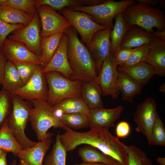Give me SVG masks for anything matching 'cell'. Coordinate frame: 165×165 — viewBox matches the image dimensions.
<instances>
[{"mask_svg":"<svg viewBox=\"0 0 165 165\" xmlns=\"http://www.w3.org/2000/svg\"><path fill=\"white\" fill-rule=\"evenodd\" d=\"M68 40V35L63 33L53 57L49 63L42 68L43 73L52 71L58 72L65 77L72 80L73 72L69 65L67 57Z\"/></svg>","mask_w":165,"mask_h":165,"instance_id":"cell-16","label":"cell"},{"mask_svg":"<svg viewBox=\"0 0 165 165\" xmlns=\"http://www.w3.org/2000/svg\"><path fill=\"white\" fill-rule=\"evenodd\" d=\"M33 16L21 11L7 6H0V19L10 24H22L26 26Z\"/></svg>","mask_w":165,"mask_h":165,"instance_id":"cell-27","label":"cell"},{"mask_svg":"<svg viewBox=\"0 0 165 165\" xmlns=\"http://www.w3.org/2000/svg\"><path fill=\"white\" fill-rule=\"evenodd\" d=\"M24 85L15 65L7 61L2 82V89L11 94Z\"/></svg>","mask_w":165,"mask_h":165,"instance_id":"cell-26","label":"cell"},{"mask_svg":"<svg viewBox=\"0 0 165 165\" xmlns=\"http://www.w3.org/2000/svg\"><path fill=\"white\" fill-rule=\"evenodd\" d=\"M7 60L2 52L0 50V88L2 85L5 68Z\"/></svg>","mask_w":165,"mask_h":165,"instance_id":"cell-43","label":"cell"},{"mask_svg":"<svg viewBox=\"0 0 165 165\" xmlns=\"http://www.w3.org/2000/svg\"><path fill=\"white\" fill-rule=\"evenodd\" d=\"M149 50V44L135 48L129 58L123 67L130 66L140 62H145Z\"/></svg>","mask_w":165,"mask_h":165,"instance_id":"cell-39","label":"cell"},{"mask_svg":"<svg viewBox=\"0 0 165 165\" xmlns=\"http://www.w3.org/2000/svg\"><path fill=\"white\" fill-rule=\"evenodd\" d=\"M149 52L145 62L154 69L155 75H165V40L154 37L149 43Z\"/></svg>","mask_w":165,"mask_h":165,"instance_id":"cell-18","label":"cell"},{"mask_svg":"<svg viewBox=\"0 0 165 165\" xmlns=\"http://www.w3.org/2000/svg\"><path fill=\"white\" fill-rule=\"evenodd\" d=\"M7 152L4 153L0 157V165H8L6 160Z\"/></svg>","mask_w":165,"mask_h":165,"instance_id":"cell-46","label":"cell"},{"mask_svg":"<svg viewBox=\"0 0 165 165\" xmlns=\"http://www.w3.org/2000/svg\"><path fill=\"white\" fill-rule=\"evenodd\" d=\"M128 25L138 26L149 31L154 28L160 31L165 30V13L158 7L136 2L127 7L122 13Z\"/></svg>","mask_w":165,"mask_h":165,"instance_id":"cell-3","label":"cell"},{"mask_svg":"<svg viewBox=\"0 0 165 165\" xmlns=\"http://www.w3.org/2000/svg\"><path fill=\"white\" fill-rule=\"evenodd\" d=\"M72 165H106L101 163H90L83 162L81 163H76Z\"/></svg>","mask_w":165,"mask_h":165,"instance_id":"cell-47","label":"cell"},{"mask_svg":"<svg viewBox=\"0 0 165 165\" xmlns=\"http://www.w3.org/2000/svg\"><path fill=\"white\" fill-rule=\"evenodd\" d=\"M63 33H59L42 38L40 57L43 67L49 63L53 57L59 45Z\"/></svg>","mask_w":165,"mask_h":165,"instance_id":"cell-25","label":"cell"},{"mask_svg":"<svg viewBox=\"0 0 165 165\" xmlns=\"http://www.w3.org/2000/svg\"><path fill=\"white\" fill-rule=\"evenodd\" d=\"M41 25L37 13L33 16L32 20L28 25L14 31L7 38L23 43L31 52L40 57L42 39Z\"/></svg>","mask_w":165,"mask_h":165,"instance_id":"cell-10","label":"cell"},{"mask_svg":"<svg viewBox=\"0 0 165 165\" xmlns=\"http://www.w3.org/2000/svg\"><path fill=\"white\" fill-rule=\"evenodd\" d=\"M152 144L154 145H165V127L158 114L152 129Z\"/></svg>","mask_w":165,"mask_h":165,"instance_id":"cell-37","label":"cell"},{"mask_svg":"<svg viewBox=\"0 0 165 165\" xmlns=\"http://www.w3.org/2000/svg\"><path fill=\"white\" fill-rule=\"evenodd\" d=\"M45 4L49 6L53 9L61 10L66 8L90 5V0H46Z\"/></svg>","mask_w":165,"mask_h":165,"instance_id":"cell-36","label":"cell"},{"mask_svg":"<svg viewBox=\"0 0 165 165\" xmlns=\"http://www.w3.org/2000/svg\"><path fill=\"white\" fill-rule=\"evenodd\" d=\"M0 148L7 152H11L15 156L23 149L9 127L7 119L1 126L0 129Z\"/></svg>","mask_w":165,"mask_h":165,"instance_id":"cell-29","label":"cell"},{"mask_svg":"<svg viewBox=\"0 0 165 165\" xmlns=\"http://www.w3.org/2000/svg\"><path fill=\"white\" fill-rule=\"evenodd\" d=\"M7 152L5 150L0 148V157L5 152Z\"/></svg>","mask_w":165,"mask_h":165,"instance_id":"cell-54","label":"cell"},{"mask_svg":"<svg viewBox=\"0 0 165 165\" xmlns=\"http://www.w3.org/2000/svg\"><path fill=\"white\" fill-rule=\"evenodd\" d=\"M156 162L160 165H165V158L163 157H159L156 160Z\"/></svg>","mask_w":165,"mask_h":165,"instance_id":"cell-48","label":"cell"},{"mask_svg":"<svg viewBox=\"0 0 165 165\" xmlns=\"http://www.w3.org/2000/svg\"><path fill=\"white\" fill-rule=\"evenodd\" d=\"M36 0H0V6H7L33 16L37 13Z\"/></svg>","mask_w":165,"mask_h":165,"instance_id":"cell-33","label":"cell"},{"mask_svg":"<svg viewBox=\"0 0 165 165\" xmlns=\"http://www.w3.org/2000/svg\"><path fill=\"white\" fill-rule=\"evenodd\" d=\"M123 110L124 108L121 105L112 109L102 107L90 109L88 116L89 127L90 128L98 127L108 128L114 127Z\"/></svg>","mask_w":165,"mask_h":165,"instance_id":"cell-17","label":"cell"},{"mask_svg":"<svg viewBox=\"0 0 165 165\" xmlns=\"http://www.w3.org/2000/svg\"><path fill=\"white\" fill-rule=\"evenodd\" d=\"M108 165H123L118 162L116 161L115 162Z\"/></svg>","mask_w":165,"mask_h":165,"instance_id":"cell-52","label":"cell"},{"mask_svg":"<svg viewBox=\"0 0 165 165\" xmlns=\"http://www.w3.org/2000/svg\"><path fill=\"white\" fill-rule=\"evenodd\" d=\"M118 66L114 58L113 54L111 53L105 59L97 79L103 96H111L116 99L119 91L117 85L118 72Z\"/></svg>","mask_w":165,"mask_h":165,"instance_id":"cell-13","label":"cell"},{"mask_svg":"<svg viewBox=\"0 0 165 165\" xmlns=\"http://www.w3.org/2000/svg\"><path fill=\"white\" fill-rule=\"evenodd\" d=\"M117 71L130 77L142 86L146 85L155 75L152 67L145 62L128 67L118 66Z\"/></svg>","mask_w":165,"mask_h":165,"instance_id":"cell-21","label":"cell"},{"mask_svg":"<svg viewBox=\"0 0 165 165\" xmlns=\"http://www.w3.org/2000/svg\"><path fill=\"white\" fill-rule=\"evenodd\" d=\"M53 134L38 142L34 146L23 149L15 156L24 160L29 165H43L44 158L53 142Z\"/></svg>","mask_w":165,"mask_h":165,"instance_id":"cell-19","label":"cell"},{"mask_svg":"<svg viewBox=\"0 0 165 165\" xmlns=\"http://www.w3.org/2000/svg\"><path fill=\"white\" fill-rule=\"evenodd\" d=\"M13 103L12 111L7 119L9 127L23 149L31 148L38 142L31 141L25 134V129L28 121L33 107L31 101L24 100L11 94Z\"/></svg>","mask_w":165,"mask_h":165,"instance_id":"cell-5","label":"cell"},{"mask_svg":"<svg viewBox=\"0 0 165 165\" xmlns=\"http://www.w3.org/2000/svg\"><path fill=\"white\" fill-rule=\"evenodd\" d=\"M78 153L84 162L101 163L108 165L116 161L112 158L99 152L96 148L89 145L79 148Z\"/></svg>","mask_w":165,"mask_h":165,"instance_id":"cell-30","label":"cell"},{"mask_svg":"<svg viewBox=\"0 0 165 165\" xmlns=\"http://www.w3.org/2000/svg\"><path fill=\"white\" fill-rule=\"evenodd\" d=\"M109 28L97 31L93 36L88 49L94 61L97 74L103 61L110 53L111 48Z\"/></svg>","mask_w":165,"mask_h":165,"instance_id":"cell-14","label":"cell"},{"mask_svg":"<svg viewBox=\"0 0 165 165\" xmlns=\"http://www.w3.org/2000/svg\"><path fill=\"white\" fill-rule=\"evenodd\" d=\"M115 18V23L110 34L111 53L112 54L120 48L122 41L129 28L122 13L117 15Z\"/></svg>","mask_w":165,"mask_h":165,"instance_id":"cell-28","label":"cell"},{"mask_svg":"<svg viewBox=\"0 0 165 165\" xmlns=\"http://www.w3.org/2000/svg\"><path fill=\"white\" fill-rule=\"evenodd\" d=\"M159 6L157 7L159 8H163L165 7V1L164 0H160L159 2Z\"/></svg>","mask_w":165,"mask_h":165,"instance_id":"cell-49","label":"cell"},{"mask_svg":"<svg viewBox=\"0 0 165 165\" xmlns=\"http://www.w3.org/2000/svg\"><path fill=\"white\" fill-rule=\"evenodd\" d=\"M57 116L61 114L81 113L88 116L90 109L81 98L64 100L53 106Z\"/></svg>","mask_w":165,"mask_h":165,"instance_id":"cell-24","label":"cell"},{"mask_svg":"<svg viewBox=\"0 0 165 165\" xmlns=\"http://www.w3.org/2000/svg\"><path fill=\"white\" fill-rule=\"evenodd\" d=\"M136 2L155 7L158 4V0H136Z\"/></svg>","mask_w":165,"mask_h":165,"instance_id":"cell-44","label":"cell"},{"mask_svg":"<svg viewBox=\"0 0 165 165\" xmlns=\"http://www.w3.org/2000/svg\"><path fill=\"white\" fill-rule=\"evenodd\" d=\"M25 26L22 24H10L0 19V50H2L5 39L11 33L18 29Z\"/></svg>","mask_w":165,"mask_h":165,"instance_id":"cell-40","label":"cell"},{"mask_svg":"<svg viewBox=\"0 0 165 165\" xmlns=\"http://www.w3.org/2000/svg\"><path fill=\"white\" fill-rule=\"evenodd\" d=\"M128 165H153L146 153L134 145L127 146Z\"/></svg>","mask_w":165,"mask_h":165,"instance_id":"cell-34","label":"cell"},{"mask_svg":"<svg viewBox=\"0 0 165 165\" xmlns=\"http://www.w3.org/2000/svg\"><path fill=\"white\" fill-rule=\"evenodd\" d=\"M13 64L16 67L24 84L31 78L40 65L34 63H28L16 62Z\"/></svg>","mask_w":165,"mask_h":165,"instance_id":"cell-38","label":"cell"},{"mask_svg":"<svg viewBox=\"0 0 165 165\" xmlns=\"http://www.w3.org/2000/svg\"><path fill=\"white\" fill-rule=\"evenodd\" d=\"M117 85L122 100L131 103L133 102L134 97L142 92L143 86L130 77L119 72Z\"/></svg>","mask_w":165,"mask_h":165,"instance_id":"cell-23","label":"cell"},{"mask_svg":"<svg viewBox=\"0 0 165 165\" xmlns=\"http://www.w3.org/2000/svg\"><path fill=\"white\" fill-rule=\"evenodd\" d=\"M45 74L48 86L47 101L50 105L53 106L67 98H81V81L69 79L55 72Z\"/></svg>","mask_w":165,"mask_h":165,"instance_id":"cell-6","label":"cell"},{"mask_svg":"<svg viewBox=\"0 0 165 165\" xmlns=\"http://www.w3.org/2000/svg\"><path fill=\"white\" fill-rule=\"evenodd\" d=\"M36 9L40 21V35L42 38L58 33H65L71 26L63 16L48 5H40Z\"/></svg>","mask_w":165,"mask_h":165,"instance_id":"cell-11","label":"cell"},{"mask_svg":"<svg viewBox=\"0 0 165 165\" xmlns=\"http://www.w3.org/2000/svg\"><path fill=\"white\" fill-rule=\"evenodd\" d=\"M58 117L62 123L71 129H79L89 127L88 116L84 113L63 114Z\"/></svg>","mask_w":165,"mask_h":165,"instance_id":"cell-32","label":"cell"},{"mask_svg":"<svg viewBox=\"0 0 165 165\" xmlns=\"http://www.w3.org/2000/svg\"><path fill=\"white\" fill-rule=\"evenodd\" d=\"M12 108L11 93L2 89L0 91V126L8 119Z\"/></svg>","mask_w":165,"mask_h":165,"instance_id":"cell-35","label":"cell"},{"mask_svg":"<svg viewBox=\"0 0 165 165\" xmlns=\"http://www.w3.org/2000/svg\"><path fill=\"white\" fill-rule=\"evenodd\" d=\"M130 132V127L129 123L125 121H122L117 125L116 128V137L119 138L127 137Z\"/></svg>","mask_w":165,"mask_h":165,"instance_id":"cell-42","label":"cell"},{"mask_svg":"<svg viewBox=\"0 0 165 165\" xmlns=\"http://www.w3.org/2000/svg\"><path fill=\"white\" fill-rule=\"evenodd\" d=\"M159 90L162 93H165V83L162 84L159 87Z\"/></svg>","mask_w":165,"mask_h":165,"instance_id":"cell-50","label":"cell"},{"mask_svg":"<svg viewBox=\"0 0 165 165\" xmlns=\"http://www.w3.org/2000/svg\"><path fill=\"white\" fill-rule=\"evenodd\" d=\"M154 36L162 39L165 40V30L160 31L157 30L154 32Z\"/></svg>","mask_w":165,"mask_h":165,"instance_id":"cell-45","label":"cell"},{"mask_svg":"<svg viewBox=\"0 0 165 165\" xmlns=\"http://www.w3.org/2000/svg\"><path fill=\"white\" fill-rule=\"evenodd\" d=\"M101 95L97 77L92 80L82 82L81 98L90 109L103 107Z\"/></svg>","mask_w":165,"mask_h":165,"instance_id":"cell-22","label":"cell"},{"mask_svg":"<svg viewBox=\"0 0 165 165\" xmlns=\"http://www.w3.org/2000/svg\"><path fill=\"white\" fill-rule=\"evenodd\" d=\"M65 33L68 37L67 57L73 72L72 80L85 82L97 78V74L94 60L86 46L79 40L77 32L71 26Z\"/></svg>","mask_w":165,"mask_h":165,"instance_id":"cell-2","label":"cell"},{"mask_svg":"<svg viewBox=\"0 0 165 165\" xmlns=\"http://www.w3.org/2000/svg\"><path fill=\"white\" fill-rule=\"evenodd\" d=\"M90 130L79 132L66 127L65 131L59 134L60 141L67 152H72L79 145L86 144L123 165H128L127 146L109 131V128H90Z\"/></svg>","mask_w":165,"mask_h":165,"instance_id":"cell-1","label":"cell"},{"mask_svg":"<svg viewBox=\"0 0 165 165\" xmlns=\"http://www.w3.org/2000/svg\"><path fill=\"white\" fill-rule=\"evenodd\" d=\"M154 32L148 31L136 25L130 27L120 48H135L149 44L154 37Z\"/></svg>","mask_w":165,"mask_h":165,"instance_id":"cell-20","label":"cell"},{"mask_svg":"<svg viewBox=\"0 0 165 165\" xmlns=\"http://www.w3.org/2000/svg\"><path fill=\"white\" fill-rule=\"evenodd\" d=\"M19 165H29L25 161L22 159H20Z\"/></svg>","mask_w":165,"mask_h":165,"instance_id":"cell-51","label":"cell"},{"mask_svg":"<svg viewBox=\"0 0 165 165\" xmlns=\"http://www.w3.org/2000/svg\"><path fill=\"white\" fill-rule=\"evenodd\" d=\"M57 135L52 149L45 157L43 165H66L67 152Z\"/></svg>","mask_w":165,"mask_h":165,"instance_id":"cell-31","label":"cell"},{"mask_svg":"<svg viewBox=\"0 0 165 165\" xmlns=\"http://www.w3.org/2000/svg\"><path fill=\"white\" fill-rule=\"evenodd\" d=\"M43 68L42 65H39L28 81L21 88L11 94L28 101L34 100L47 101L48 90L45 74L42 72Z\"/></svg>","mask_w":165,"mask_h":165,"instance_id":"cell-12","label":"cell"},{"mask_svg":"<svg viewBox=\"0 0 165 165\" xmlns=\"http://www.w3.org/2000/svg\"><path fill=\"white\" fill-rule=\"evenodd\" d=\"M10 165H17L16 161V160H14L10 163Z\"/></svg>","mask_w":165,"mask_h":165,"instance_id":"cell-53","label":"cell"},{"mask_svg":"<svg viewBox=\"0 0 165 165\" xmlns=\"http://www.w3.org/2000/svg\"><path fill=\"white\" fill-rule=\"evenodd\" d=\"M2 50L11 63H34L42 65L40 57L31 52L23 43L9 39L5 40Z\"/></svg>","mask_w":165,"mask_h":165,"instance_id":"cell-15","label":"cell"},{"mask_svg":"<svg viewBox=\"0 0 165 165\" xmlns=\"http://www.w3.org/2000/svg\"><path fill=\"white\" fill-rule=\"evenodd\" d=\"M134 48H120L113 54L114 61L118 66H123L129 58Z\"/></svg>","mask_w":165,"mask_h":165,"instance_id":"cell-41","label":"cell"},{"mask_svg":"<svg viewBox=\"0 0 165 165\" xmlns=\"http://www.w3.org/2000/svg\"><path fill=\"white\" fill-rule=\"evenodd\" d=\"M158 114L156 100L148 97L138 105L133 115L135 130L145 137L150 146L152 145V130Z\"/></svg>","mask_w":165,"mask_h":165,"instance_id":"cell-9","label":"cell"},{"mask_svg":"<svg viewBox=\"0 0 165 165\" xmlns=\"http://www.w3.org/2000/svg\"><path fill=\"white\" fill-rule=\"evenodd\" d=\"M61 14L70 23L81 37V42L88 49L92 37L97 31L108 28L94 21L86 13L66 7L60 10Z\"/></svg>","mask_w":165,"mask_h":165,"instance_id":"cell-8","label":"cell"},{"mask_svg":"<svg viewBox=\"0 0 165 165\" xmlns=\"http://www.w3.org/2000/svg\"><path fill=\"white\" fill-rule=\"evenodd\" d=\"M136 2L134 0L119 1L106 0L104 3L96 6L67 8L73 10L85 13L95 22L112 29L114 24L113 20L116 16L123 13L129 6Z\"/></svg>","mask_w":165,"mask_h":165,"instance_id":"cell-7","label":"cell"},{"mask_svg":"<svg viewBox=\"0 0 165 165\" xmlns=\"http://www.w3.org/2000/svg\"><path fill=\"white\" fill-rule=\"evenodd\" d=\"M33 105L29 116V121L38 141L53 134L48 132L52 127L65 130L66 125L62 123L47 101L34 100L30 101Z\"/></svg>","mask_w":165,"mask_h":165,"instance_id":"cell-4","label":"cell"}]
</instances>
